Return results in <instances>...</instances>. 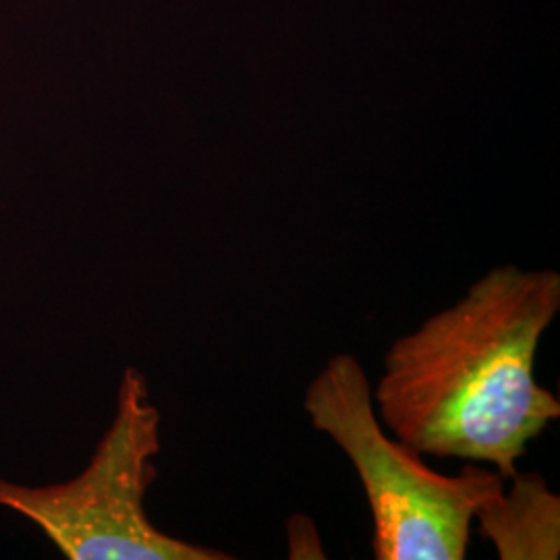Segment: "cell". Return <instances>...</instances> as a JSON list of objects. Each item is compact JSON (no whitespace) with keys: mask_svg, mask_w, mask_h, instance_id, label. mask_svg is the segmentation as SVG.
<instances>
[{"mask_svg":"<svg viewBox=\"0 0 560 560\" xmlns=\"http://www.w3.org/2000/svg\"><path fill=\"white\" fill-rule=\"evenodd\" d=\"M303 411L360 478L374 527V559L467 557L478 511L506 483L497 469L478 463H467L455 476L432 469L382 425L370 378L351 353L326 360L305 388Z\"/></svg>","mask_w":560,"mask_h":560,"instance_id":"cell-2","label":"cell"},{"mask_svg":"<svg viewBox=\"0 0 560 560\" xmlns=\"http://www.w3.org/2000/svg\"><path fill=\"white\" fill-rule=\"evenodd\" d=\"M560 312V275L497 266L465 295L395 340L372 386L382 425L423 457L517 474L527 446L560 418L536 378Z\"/></svg>","mask_w":560,"mask_h":560,"instance_id":"cell-1","label":"cell"},{"mask_svg":"<svg viewBox=\"0 0 560 560\" xmlns=\"http://www.w3.org/2000/svg\"><path fill=\"white\" fill-rule=\"evenodd\" d=\"M161 411L140 370L127 368L117 413L75 480L25 488L0 480V506L36 523L71 560H231L233 557L161 532L145 513L156 480Z\"/></svg>","mask_w":560,"mask_h":560,"instance_id":"cell-3","label":"cell"},{"mask_svg":"<svg viewBox=\"0 0 560 560\" xmlns=\"http://www.w3.org/2000/svg\"><path fill=\"white\" fill-rule=\"evenodd\" d=\"M481 538L501 560H557L560 557V497L540 474H517L501 494L476 515Z\"/></svg>","mask_w":560,"mask_h":560,"instance_id":"cell-4","label":"cell"}]
</instances>
